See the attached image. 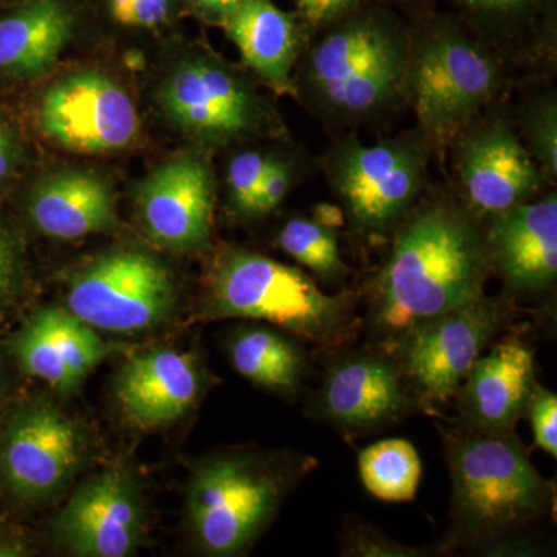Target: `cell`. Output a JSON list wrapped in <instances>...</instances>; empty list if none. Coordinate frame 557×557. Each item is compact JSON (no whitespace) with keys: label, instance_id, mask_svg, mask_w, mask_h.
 Masks as SVG:
<instances>
[{"label":"cell","instance_id":"1","mask_svg":"<svg viewBox=\"0 0 557 557\" xmlns=\"http://www.w3.org/2000/svg\"><path fill=\"white\" fill-rule=\"evenodd\" d=\"M491 270L486 234L471 209L435 200L409 211L370 289L376 347L392 354L417 325L480 298Z\"/></svg>","mask_w":557,"mask_h":557},{"label":"cell","instance_id":"2","mask_svg":"<svg viewBox=\"0 0 557 557\" xmlns=\"http://www.w3.org/2000/svg\"><path fill=\"white\" fill-rule=\"evenodd\" d=\"M446 457L453 480L450 545L500 548L552 512L555 483L534 468L515 429L450 432Z\"/></svg>","mask_w":557,"mask_h":557},{"label":"cell","instance_id":"3","mask_svg":"<svg viewBox=\"0 0 557 557\" xmlns=\"http://www.w3.org/2000/svg\"><path fill=\"white\" fill-rule=\"evenodd\" d=\"M317 36L304 81L319 113L354 123L405 97L410 33L386 7L370 2Z\"/></svg>","mask_w":557,"mask_h":557},{"label":"cell","instance_id":"4","mask_svg":"<svg viewBox=\"0 0 557 557\" xmlns=\"http://www.w3.org/2000/svg\"><path fill=\"white\" fill-rule=\"evenodd\" d=\"M208 314L269 322L325 348L346 346L357 335V296L325 295L317 282L277 260L230 249L209 278Z\"/></svg>","mask_w":557,"mask_h":557},{"label":"cell","instance_id":"5","mask_svg":"<svg viewBox=\"0 0 557 557\" xmlns=\"http://www.w3.org/2000/svg\"><path fill=\"white\" fill-rule=\"evenodd\" d=\"M314 457L273 460L228 454L205 461L189 485L194 537L212 556H236L259 537L293 485L317 468Z\"/></svg>","mask_w":557,"mask_h":557},{"label":"cell","instance_id":"6","mask_svg":"<svg viewBox=\"0 0 557 557\" xmlns=\"http://www.w3.org/2000/svg\"><path fill=\"white\" fill-rule=\"evenodd\" d=\"M498 65L449 17H432L410 35L405 97L431 143L456 139L500 89Z\"/></svg>","mask_w":557,"mask_h":557},{"label":"cell","instance_id":"7","mask_svg":"<svg viewBox=\"0 0 557 557\" xmlns=\"http://www.w3.org/2000/svg\"><path fill=\"white\" fill-rule=\"evenodd\" d=\"M431 141L420 129L376 145L343 139L330 152L327 177L358 233L384 237L395 231L423 188Z\"/></svg>","mask_w":557,"mask_h":557},{"label":"cell","instance_id":"8","mask_svg":"<svg viewBox=\"0 0 557 557\" xmlns=\"http://www.w3.org/2000/svg\"><path fill=\"white\" fill-rule=\"evenodd\" d=\"M505 298H480L410 330L392 355L418 409L432 410L456 397L480 355L511 318Z\"/></svg>","mask_w":557,"mask_h":557},{"label":"cell","instance_id":"9","mask_svg":"<svg viewBox=\"0 0 557 557\" xmlns=\"http://www.w3.org/2000/svg\"><path fill=\"white\" fill-rule=\"evenodd\" d=\"M175 289L166 267L141 251L104 256L81 271L69 288L67 307L90 327L138 333L170 317Z\"/></svg>","mask_w":557,"mask_h":557},{"label":"cell","instance_id":"10","mask_svg":"<svg viewBox=\"0 0 557 557\" xmlns=\"http://www.w3.org/2000/svg\"><path fill=\"white\" fill-rule=\"evenodd\" d=\"M416 409L397 359L379 347L330 362L313 398V416L346 435L380 431Z\"/></svg>","mask_w":557,"mask_h":557},{"label":"cell","instance_id":"11","mask_svg":"<svg viewBox=\"0 0 557 557\" xmlns=\"http://www.w3.org/2000/svg\"><path fill=\"white\" fill-rule=\"evenodd\" d=\"M42 131L78 153L112 152L137 138V109L123 87L97 72H81L51 86L39 106Z\"/></svg>","mask_w":557,"mask_h":557},{"label":"cell","instance_id":"12","mask_svg":"<svg viewBox=\"0 0 557 557\" xmlns=\"http://www.w3.org/2000/svg\"><path fill=\"white\" fill-rule=\"evenodd\" d=\"M456 168L469 209L494 215L536 199L549 175L504 120L471 124L457 137Z\"/></svg>","mask_w":557,"mask_h":557},{"label":"cell","instance_id":"13","mask_svg":"<svg viewBox=\"0 0 557 557\" xmlns=\"http://www.w3.org/2000/svg\"><path fill=\"white\" fill-rule=\"evenodd\" d=\"M83 457L79 429L50 406H33L16 413L0 445L7 482L28 500L57 496L76 474Z\"/></svg>","mask_w":557,"mask_h":557},{"label":"cell","instance_id":"14","mask_svg":"<svg viewBox=\"0 0 557 557\" xmlns=\"http://www.w3.org/2000/svg\"><path fill=\"white\" fill-rule=\"evenodd\" d=\"M172 120L189 134L212 143H230L256 131L262 108L256 91L218 61L180 65L161 94Z\"/></svg>","mask_w":557,"mask_h":557},{"label":"cell","instance_id":"15","mask_svg":"<svg viewBox=\"0 0 557 557\" xmlns=\"http://www.w3.org/2000/svg\"><path fill=\"white\" fill-rule=\"evenodd\" d=\"M145 511L134 479L119 468L87 480L58 519V534L75 555L124 557L141 541Z\"/></svg>","mask_w":557,"mask_h":557},{"label":"cell","instance_id":"16","mask_svg":"<svg viewBox=\"0 0 557 557\" xmlns=\"http://www.w3.org/2000/svg\"><path fill=\"white\" fill-rule=\"evenodd\" d=\"M205 161L183 156L168 161L138 190L143 228L164 248L199 249L211 236L214 190Z\"/></svg>","mask_w":557,"mask_h":557},{"label":"cell","instance_id":"17","mask_svg":"<svg viewBox=\"0 0 557 557\" xmlns=\"http://www.w3.org/2000/svg\"><path fill=\"white\" fill-rule=\"evenodd\" d=\"M491 267L508 292L541 295L557 277V197L548 194L491 215Z\"/></svg>","mask_w":557,"mask_h":557},{"label":"cell","instance_id":"18","mask_svg":"<svg viewBox=\"0 0 557 557\" xmlns=\"http://www.w3.org/2000/svg\"><path fill=\"white\" fill-rule=\"evenodd\" d=\"M534 350L518 336L494 344L480 355L458 387L456 397L463 428L480 432L512 431L525 416L536 386Z\"/></svg>","mask_w":557,"mask_h":557},{"label":"cell","instance_id":"19","mask_svg":"<svg viewBox=\"0 0 557 557\" xmlns=\"http://www.w3.org/2000/svg\"><path fill=\"white\" fill-rule=\"evenodd\" d=\"M21 369L61 394L81 386L108 357L100 335L72 311L40 310L13 343Z\"/></svg>","mask_w":557,"mask_h":557},{"label":"cell","instance_id":"20","mask_svg":"<svg viewBox=\"0 0 557 557\" xmlns=\"http://www.w3.org/2000/svg\"><path fill=\"white\" fill-rule=\"evenodd\" d=\"M203 375L197 359L160 348L129 359L116 379V399L135 426L152 429L178 420L199 399Z\"/></svg>","mask_w":557,"mask_h":557},{"label":"cell","instance_id":"21","mask_svg":"<svg viewBox=\"0 0 557 557\" xmlns=\"http://www.w3.org/2000/svg\"><path fill=\"white\" fill-rule=\"evenodd\" d=\"M239 49L242 60L281 95H295L293 69L307 33L298 14L278 9L271 0H245L222 22Z\"/></svg>","mask_w":557,"mask_h":557},{"label":"cell","instance_id":"22","mask_svg":"<svg viewBox=\"0 0 557 557\" xmlns=\"http://www.w3.org/2000/svg\"><path fill=\"white\" fill-rule=\"evenodd\" d=\"M30 218L46 236L76 240L113 225L115 199L100 175L64 171L42 180L33 190Z\"/></svg>","mask_w":557,"mask_h":557},{"label":"cell","instance_id":"23","mask_svg":"<svg viewBox=\"0 0 557 557\" xmlns=\"http://www.w3.org/2000/svg\"><path fill=\"white\" fill-rule=\"evenodd\" d=\"M73 32L61 0H30L0 20V72L35 76L58 61Z\"/></svg>","mask_w":557,"mask_h":557},{"label":"cell","instance_id":"24","mask_svg":"<svg viewBox=\"0 0 557 557\" xmlns=\"http://www.w3.org/2000/svg\"><path fill=\"white\" fill-rule=\"evenodd\" d=\"M228 354L244 379L277 394L298 391L309 366L298 343L262 325L237 330L231 336Z\"/></svg>","mask_w":557,"mask_h":557},{"label":"cell","instance_id":"25","mask_svg":"<svg viewBox=\"0 0 557 557\" xmlns=\"http://www.w3.org/2000/svg\"><path fill=\"white\" fill-rule=\"evenodd\" d=\"M359 475L370 494L384 502H409L417 496L421 461L412 443L384 440L362 449Z\"/></svg>","mask_w":557,"mask_h":557},{"label":"cell","instance_id":"26","mask_svg":"<svg viewBox=\"0 0 557 557\" xmlns=\"http://www.w3.org/2000/svg\"><path fill=\"white\" fill-rule=\"evenodd\" d=\"M277 244L321 281L339 284L347 276L348 267L341 258L335 230L321 225L317 220H289L278 234Z\"/></svg>","mask_w":557,"mask_h":557},{"label":"cell","instance_id":"27","mask_svg":"<svg viewBox=\"0 0 557 557\" xmlns=\"http://www.w3.org/2000/svg\"><path fill=\"white\" fill-rule=\"evenodd\" d=\"M467 20L493 28L527 24L552 13V0H453Z\"/></svg>","mask_w":557,"mask_h":557},{"label":"cell","instance_id":"28","mask_svg":"<svg viewBox=\"0 0 557 557\" xmlns=\"http://www.w3.org/2000/svg\"><path fill=\"white\" fill-rule=\"evenodd\" d=\"M523 134L528 152L549 177L557 175V104L555 98H542L527 110Z\"/></svg>","mask_w":557,"mask_h":557},{"label":"cell","instance_id":"29","mask_svg":"<svg viewBox=\"0 0 557 557\" xmlns=\"http://www.w3.org/2000/svg\"><path fill=\"white\" fill-rule=\"evenodd\" d=\"M274 159L259 152H242L231 160L228 166L230 197L237 211L244 215L256 218V199L262 180Z\"/></svg>","mask_w":557,"mask_h":557},{"label":"cell","instance_id":"30","mask_svg":"<svg viewBox=\"0 0 557 557\" xmlns=\"http://www.w3.org/2000/svg\"><path fill=\"white\" fill-rule=\"evenodd\" d=\"M426 549L398 544L380 530L354 523L343 534V555L362 557H418L426 555Z\"/></svg>","mask_w":557,"mask_h":557},{"label":"cell","instance_id":"31","mask_svg":"<svg viewBox=\"0 0 557 557\" xmlns=\"http://www.w3.org/2000/svg\"><path fill=\"white\" fill-rule=\"evenodd\" d=\"M525 416L530 417L534 443L549 456L557 457V398L552 391L536 384L528 399Z\"/></svg>","mask_w":557,"mask_h":557},{"label":"cell","instance_id":"32","mask_svg":"<svg viewBox=\"0 0 557 557\" xmlns=\"http://www.w3.org/2000/svg\"><path fill=\"white\" fill-rule=\"evenodd\" d=\"M370 2L375 0H295V5L307 33L317 35Z\"/></svg>","mask_w":557,"mask_h":557},{"label":"cell","instance_id":"33","mask_svg":"<svg viewBox=\"0 0 557 557\" xmlns=\"http://www.w3.org/2000/svg\"><path fill=\"white\" fill-rule=\"evenodd\" d=\"M293 168L285 161L273 160L265 177L260 185L258 199H256V215H267L281 207L282 201L292 189Z\"/></svg>","mask_w":557,"mask_h":557},{"label":"cell","instance_id":"34","mask_svg":"<svg viewBox=\"0 0 557 557\" xmlns=\"http://www.w3.org/2000/svg\"><path fill=\"white\" fill-rule=\"evenodd\" d=\"M20 278V252L9 231L0 225V304L10 298Z\"/></svg>","mask_w":557,"mask_h":557},{"label":"cell","instance_id":"35","mask_svg":"<svg viewBox=\"0 0 557 557\" xmlns=\"http://www.w3.org/2000/svg\"><path fill=\"white\" fill-rule=\"evenodd\" d=\"M170 11V0H134L126 25L156 27Z\"/></svg>","mask_w":557,"mask_h":557},{"label":"cell","instance_id":"36","mask_svg":"<svg viewBox=\"0 0 557 557\" xmlns=\"http://www.w3.org/2000/svg\"><path fill=\"white\" fill-rule=\"evenodd\" d=\"M189 2L194 9L199 11L201 16L222 25V22L225 21L237 7L242 5L245 0H189Z\"/></svg>","mask_w":557,"mask_h":557},{"label":"cell","instance_id":"37","mask_svg":"<svg viewBox=\"0 0 557 557\" xmlns=\"http://www.w3.org/2000/svg\"><path fill=\"white\" fill-rule=\"evenodd\" d=\"M17 160V146L9 127L0 121V182L9 177Z\"/></svg>","mask_w":557,"mask_h":557},{"label":"cell","instance_id":"38","mask_svg":"<svg viewBox=\"0 0 557 557\" xmlns=\"http://www.w3.org/2000/svg\"><path fill=\"white\" fill-rule=\"evenodd\" d=\"M314 212H317L314 220L321 225L329 226L332 230L343 225V212H341V209L332 207V205H321Z\"/></svg>","mask_w":557,"mask_h":557},{"label":"cell","instance_id":"39","mask_svg":"<svg viewBox=\"0 0 557 557\" xmlns=\"http://www.w3.org/2000/svg\"><path fill=\"white\" fill-rule=\"evenodd\" d=\"M134 0H109L110 10H112L113 17L121 24L126 25L127 16Z\"/></svg>","mask_w":557,"mask_h":557}]
</instances>
